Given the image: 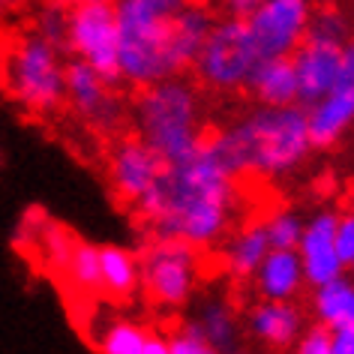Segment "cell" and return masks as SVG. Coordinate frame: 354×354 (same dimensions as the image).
<instances>
[{
	"label": "cell",
	"mask_w": 354,
	"mask_h": 354,
	"mask_svg": "<svg viewBox=\"0 0 354 354\" xmlns=\"http://www.w3.org/2000/svg\"><path fill=\"white\" fill-rule=\"evenodd\" d=\"M259 3H261V0H223L228 19H246V15H250Z\"/></svg>",
	"instance_id": "cell-34"
},
{
	"label": "cell",
	"mask_w": 354,
	"mask_h": 354,
	"mask_svg": "<svg viewBox=\"0 0 354 354\" xmlns=\"http://www.w3.org/2000/svg\"><path fill=\"white\" fill-rule=\"evenodd\" d=\"M348 37H351V21H348V15L342 12V6H318V10H313V15H309L304 39L348 46Z\"/></svg>",
	"instance_id": "cell-26"
},
{
	"label": "cell",
	"mask_w": 354,
	"mask_h": 354,
	"mask_svg": "<svg viewBox=\"0 0 354 354\" xmlns=\"http://www.w3.org/2000/svg\"><path fill=\"white\" fill-rule=\"evenodd\" d=\"M64 279L73 286L78 295L102 297V270H100V246L78 237L73 246V255L66 261Z\"/></svg>",
	"instance_id": "cell-23"
},
{
	"label": "cell",
	"mask_w": 354,
	"mask_h": 354,
	"mask_svg": "<svg viewBox=\"0 0 354 354\" xmlns=\"http://www.w3.org/2000/svg\"><path fill=\"white\" fill-rule=\"evenodd\" d=\"M304 111H306V132L313 150H318V153L336 150L348 138L354 123V73H345L330 93H324L322 100Z\"/></svg>",
	"instance_id": "cell-13"
},
{
	"label": "cell",
	"mask_w": 354,
	"mask_h": 354,
	"mask_svg": "<svg viewBox=\"0 0 354 354\" xmlns=\"http://www.w3.org/2000/svg\"><path fill=\"white\" fill-rule=\"evenodd\" d=\"M333 243H336V255H339L342 268L351 270V264H354V216H351V210H342L339 214Z\"/></svg>",
	"instance_id": "cell-31"
},
{
	"label": "cell",
	"mask_w": 354,
	"mask_h": 354,
	"mask_svg": "<svg viewBox=\"0 0 354 354\" xmlns=\"http://www.w3.org/2000/svg\"><path fill=\"white\" fill-rule=\"evenodd\" d=\"M330 354H354V324H339L330 330Z\"/></svg>",
	"instance_id": "cell-33"
},
{
	"label": "cell",
	"mask_w": 354,
	"mask_h": 354,
	"mask_svg": "<svg viewBox=\"0 0 354 354\" xmlns=\"http://www.w3.org/2000/svg\"><path fill=\"white\" fill-rule=\"evenodd\" d=\"M64 102L73 105V111L96 132H118L129 118V109L120 100L118 87H111L93 66H87L84 60L75 57L66 64Z\"/></svg>",
	"instance_id": "cell-10"
},
{
	"label": "cell",
	"mask_w": 354,
	"mask_h": 354,
	"mask_svg": "<svg viewBox=\"0 0 354 354\" xmlns=\"http://www.w3.org/2000/svg\"><path fill=\"white\" fill-rule=\"evenodd\" d=\"M219 159L237 177L286 180L315 153L306 132V111L300 105H255L232 127L207 138Z\"/></svg>",
	"instance_id": "cell-2"
},
{
	"label": "cell",
	"mask_w": 354,
	"mask_h": 354,
	"mask_svg": "<svg viewBox=\"0 0 354 354\" xmlns=\"http://www.w3.org/2000/svg\"><path fill=\"white\" fill-rule=\"evenodd\" d=\"M306 327V313L295 300H259L246 313V330L259 345L286 351Z\"/></svg>",
	"instance_id": "cell-15"
},
{
	"label": "cell",
	"mask_w": 354,
	"mask_h": 354,
	"mask_svg": "<svg viewBox=\"0 0 354 354\" xmlns=\"http://www.w3.org/2000/svg\"><path fill=\"white\" fill-rule=\"evenodd\" d=\"M46 219H48V214H46V207H39V205L24 210L21 219H19V225H15V232H12L15 250H21L24 255H30L33 243H37V234H39V228H42Z\"/></svg>",
	"instance_id": "cell-30"
},
{
	"label": "cell",
	"mask_w": 354,
	"mask_h": 354,
	"mask_svg": "<svg viewBox=\"0 0 354 354\" xmlns=\"http://www.w3.org/2000/svg\"><path fill=\"white\" fill-rule=\"evenodd\" d=\"M168 354H219V351L198 333L196 324L187 322L180 330L168 336Z\"/></svg>",
	"instance_id": "cell-29"
},
{
	"label": "cell",
	"mask_w": 354,
	"mask_h": 354,
	"mask_svg": "<svg viewBox=\"0 0 354 354\" xmlns=\"http://www.w3.org/2000/svg\"><path fill=\"white\" fill-rule=\"evenodd\" d=\"M198 252L201 250L177 237H150L138 250L141 288L156 306L180 309L192 300L198 286Z\"/></svg>",
	"instance_id": "cell-6"
},
{
	"label": "cell",
	"mask_w": 354,
	"mask_h": 354,
	"mask_svg": "<svg viewBox=\"0 0 354 354\" xmlns=\"http://www.w3.org/2000/svg\"><path fill=\"white\" fill-rule=\"evenodd\" d=\"M192 324L198 327V333L205 336V339L214 345L219 354H243L241 348V322H237L234 309L225 304V300H205V304L198 306L196 318H189Z\"/></svg>",
	"instance_id": "cell-20"
},
{
	"label": "cell",
	"mask_w": 354,
	"mask_h": 354,
	"mask_svg": "<svg viewBox=\"0 0 354 354\" xmlns=\"http://www.w3.org/2000/svg\"><path fill=\"white\" fill-rule=\"evenodd\" d=\"M75 241H78V234H73L66 225H60V223H55V219L48 216L46 223H42V228H39L37 243H33L30 255H39L51 273L64 277L66 261H69V255H73Z\"/></svg>",
	"instance_id": "cell-24"
},
{
	"label": "cell",
	"mask_w": 354,
	"mask_h": 354,
	"mask_svg": "<svg viewBox=\"0 0 354 354\" xmlns=\"http://www.w3.org/2000/svg\"><path fill=\"white\" fill-rule=\"evenodd\" d=\"M145 354H168V339L165 336H159V333H153V330H147Z\"/></svg>",
	"instance_id": "cell-35"
},
{
	"label": "cell",
	"mask_w": 354,
	"mask_h": 354,
	"mask_svg": "<svg viewBox=\"0 0 354 354\" xmlns=\"http://www.w3.org/2000/svg\"><path fill=\"white\" fill-rule=\"evenodd\" d=\"M243 91L259 105H295L297 102V78L291 57H264L246 78Z\"/></svg>",
	"instance_id": "cell-18"
},
{
	"label": "cell",
	"mask_w": 354,
	"mask_h": 354,
	"mask_svg": "<svg viewBox=\"0 0 354 354\" xmlns=\"http://www.w3.org/2000/svg\"><path fill=\"white\" fill-rule=\"evenodd\" d=\"M270 252V241L264 232V223H250L237 232L225 246V273L234 282L252 279V273L259 270L264 255Z\"/></svg>",
	"instance_id": "cell-21"
},
{
	"label": "cell",
	"mask_w": 354,
	"mask_h": 354,
	"mask_svg": "<svg viewBox=\"0 0 354 354\" xmlns=\"http://www.w3.org/2000/svg\"><path fill=\"white\" fill-rule=\"evenodd\" d=\"M132 105L138 138L162 159L165 165L183 162L205 145L198 87L183 75H171L147 87H138Z\"/></svg>",
	"instance_id": "cell-3"
},
{
	"label": "cell",
	"mask_w": 354,
	"mask_h": 354,
	"mask_svg": "<svg viewBox=\"0 0 354 354\" xmlns=\"http://www.w3.org/2000/svg\"><path fill=\"white\" fill-rule=\"evenodd\" d=\"M313 3H318V6H339L342 0H313Z\"/></svg>",
	"instance_id": "cell-36"
},
{
	"label": "cell",
	"mask_w": 354,
	"mask_h": 354,
	"mask_svg": "<svg viewBox=\"0 0 354 354\" xmlns=\"http://www.w3.org/2000/svg\"><path fill=\"white\" fill-rule=\"evenodd\" d=\"M336 223H339V210H318L309 223H304V232L295 246L300 255V268H304V282L313 288L348 273L336 255Z\"/></svg>",
	"instance_id": "cell-14"
},
{
	"label": "cell",
	"mask_w": 354,
	"mask_h": 354,
	"mask_svg": "<svg viewBox=\"0 0 354 354\" xmlns=\"http://www.w3.org/2000/svg\"><path fill=\"white\" fill-rule=\"evenodd\" d=\"M313 10V0H261L243 19L259 57H291L306 37Z\"/></svg>",
	"instance_id": "cell-9"
},
{
	"label": "cell",
	"mask_w": 354,
	"mask_h": 354,
	"mask_svg": "<svg viewBox=\"0 0 354 354\" xmlns=\"http://www.w3.org/2000/svg\"><path fill=\"white\" fill-rule=\"evenodd\" d=\"M100 270H102V297H111L118 304H127L141 288V268L138 252L118 243L100 246Z\"/></svg>",
	"instance_id": "cell-19"
},
{
	"label": "cell",
	"mask_w": 354,
	"mask_h": 354,
	"mask_svg": "<svg viewBox=\"0 0 354 354\" xmlns=\"http://www.w3.org/2000/svg\"><path fill=\"white\" fill-rule=\"evenodd\" d=\"M73 3H114V0H73Z\"/></svg>",
	"instance_id": "cell-37"
},
{
	"label": "cell",
	"mask_w": 354,
	"mask_h": 354,
	"mask_svg": "<svg viewBox=\"0 0 354 354\" xmlns=\"http://www.w3.org/2000/svg\"><path fill=\"white\" fill-rule=\"evenodd\" d=\"M214 28V15L201 3H183L171 19V37H168V48H171V60L177 75H183L192 66L198 48L205 46L207 33Z\"/></svg>",
	"instance_id": "cell-17"
},
{
	"label": "cell",
	"mask_w": 354,
	"mask_h": 354,
	"mask_svg": "<svg viewBox=\"0 0 354 354\" xmlns=\"http://www.w3.org/2000/svg\"><path fill=\"white\" fill-rule=\"evenodd\" d=\"M145 339L147 327L129 322V318H114L102 327V336L96 345L102 354H145Z\"/></svg>",
	"instance_id": "cell-25"
},
{
	"label": "cell",
	"mask_w": 354,
	"mask_h": 354,
	"mask_svg": "<svg viewBox=\"0 0 354 354\" xmlns=\"http://www.w3.org/2000/svg\"><path fill=\"white\" fill-rule=\"evenodd\" d=\"M64 48L73 51L75 60L93 66L111 87H120L118 64V19L114 3H73L66 19Z\"/></svg>",
	"instance_id": "cell-8"
},
{
	"label": "cell",
	"mask_w": 354,
	"mask_h": 354,
	"mask_svg": "<svg viewBox=\"0 0 354 354\" xmlns=\"http://www.w3.org/2000/svg\"><path fill=\"white\" fill-rule=\"evenodd\" d=\"M313 315L318 324H324L327 330L339 324H354V282L348 273L336 279H327L322 286L313 288Z\"/></svg>",
	"instance_id": "cell-22"
},
{
	"label": "cell",
	"mask_w": 354,
	"mask_h": 354,
	"mask_svg": "<svg viewBox=\"0 0 354 354\" xmlns=\"http://www.w3.org/2000/svg\"><path fill=\"white\" fill-rule=\"evenodd\" d=\"M295 354H330V330L324 324H313L304 327V333L295 339Z\"/></svg>",
	"instance_id": "cell-32"
},
{
	"label": "cell",
	"mask_w": 354,
	"mask_h": 354,
	"mask_svg": "<svg viewBox=\"0 0 354 354\" xmlns=\"http://www.w3.org/2000/svg\"><path fill=\"white\" fill-rule=\"evenodd\" d=\"M64 48L51 46L48 39L24 37L15 42L6 60V91L24 111L55 114L66 100V60Z\"/></svg>",
	"instance_id": "cell-5"
},
{
	"label": "cell",
	"mask_w": 354,
	"mask_h": 354,
	"mask_svg": "<svg viewBox=\"0 0 354 354\" xmlns=\"http://www.w3.org/2000/svg\"><path fill=\"white\" fill-rule=\"evenodd\" d=\"M189 0H114L120 78L132 87L177 75L168 37L171 19Z\"/></svg>",
	"instance_id": "cell-4"
},
{
	"label": "cell",
	"mask_w": 354,
	"mask_h": 354,
	"mask_svg": "<svg viewBox=\"0 0 354 354\" xmlns=\"http://www.w3.org/2000/svg\"><path fill=\"white\" fill-rule=\"evenodd\" d=\"M165 162L138 136L118 141L109 156V183L123 205H136L162 174Z\"/></svg>",
	"instance_id": "cell-12"
},
{
	"label": "cell",
	"mask_w": 354,
	"mask_h": 354,
	"mask_svg": "<svg viewBox=\"0 0 354 354\" xmlns=\"http://www.w3.org/2000/svg\"><path fill=\"white\" fill-rule=\"evenodd\" d=\"M264 232H268L270 250H295L304 232V219L295 210H277L264 219Z\"/></svg>",
	"instance_id": "cell-27"
},
{
	"label": "cell",
	"mask_w": 354,
	"mask_h": 354,
	"mask_svg": "<svg viewBox=\"0 0 354 354\" xmlns=\"http://www.w3.org/2000/svg\"><path fill=\"white\" fill-rule=\"evenodd\" d=\"M15 0H0V10H6V6H12Z\"/></svg>",
	"instance_id": "cell-38"
},
{
	"label": "cell",
	"mask_w": 354,
	"mask_h": 354,
	"mask_svg": "<svg viewBox=\"0 0 354 354\" xmlns=\"http://www.w3.org/2000/svg\"><path fill=\"white\" fill-rule=\"evenodd\" d=\"M132 210L150 237H177L196 250H210L223 243L241 210V177L205 138L189 159L165 165Z\"/></svg>",
	"instance_id": "cell-1"
},
{
	"label": "cell",
	"mask_w": 354,
	"mask_h": 354,
	"mask_svg": "<svg viewBox=\"0 0 354 354\" xmlns=\"http://www.w3.org/2000/svg\"><path fill=\"white\" fill-rule=\"evenodd\" d=\"M291 66L297 78V105L309 109L324 93H330L345 73H354V48L333 42L304 39L291 51Z\"/></svg>",
	"instance_id": "cell-11"
},
{
	"label": "cell",
	"mask_w": 354,
	"mask_h": 354,
	"mask_svg": "<svg viewBox=\"0 0 354 354\" xmlns=\"http://www.w3.org/2000/svg\"><path fill=\"white\" fill-rule=\"evenodd\" d=\"M259 51L252 46V37L246 30L243 19H225L214 21L205 46L198 48L196 60H192V73L198 82L219 93H234L243 91L246 78L259 64Z\"/></svg>",
	"instance_id": "cell-7"
},
{
	"label": "cell",
	"mask_w": 354,
	"mask_h": 354,
	"mask_svg": "<svg viewBox=\"0 0 354 354\" xmlns=\"http://www.w3.org/2000/svg\"><path fill=\"white\" fill-rule=\"evenodd\" d=\"M261 300H295L304 291V268L297 250H270L252 273Z\"/></svg>",
	"instance_id": "cell-16"
},
{
	"label": "cell",
	"mask_w": 354,
	"mask_h": 354,
	"mask_svg": "<svg viewBox=\"0 0 354 354\" xmlns=\"http://www.w3.org/2000/svg\"><path fill=\"white\" fill-rule=\"evenodd\" d=\"M66 19H69V10L60 0H48L46 6L37 12V37L48 39L51 46L64 48V39H66Z\"/></svg>",
	"instance_id": "cell-28"
}]
</instances>
